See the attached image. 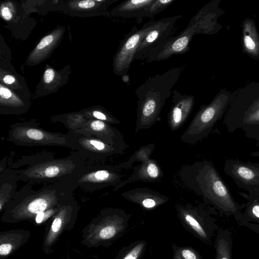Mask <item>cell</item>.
Masks as SVG:
<instances>
[{
	"label": "cell",
	"instance_id": "obj_1",
	"mask_svg": "<svg viewBox=\"0 0 259 259\" xmlns=\"http://www.w3.org/2000/svg\"><path fill=\"white\" fill-rule=\"evenodd\" d=\"M85 165L73 152L70 156L58 159L52 152H42L22 156L11 168L16 170L20 181L32 185L70 183L74 186L75 178Z\"/></svg>",
	"mask_w": 259,
	"mask_h": 259
},
{
	"label": "cell",
	"instance_id": "obj_2",
	"mask_svg": "<svg viewBox=\"0 0 259 259\" xmlns=\"http://www.w3.org/2000/svg\"><path fill=\"white\" fill-rule=\"evenodd\" d=\"M184 69V66L171 68L162 74L148 77L137 88L136 133L149 128L160 120L162 108Z\"/></svg>",
	"mask_w": 259,
	"mask_h": 259
},
{
	"label": "cell",
	"instance_id": "obj_3",
	"mask_svg": "<svg viewBox=\"0 0 259 259\" xmlns=\"http://www.w3.org/2000/svg\"><path fill=\"white\" fill-rule=\"evenodd\" d=\"M180 177L187 187L207 199L226 215H233L238 223L241 220L242 214L240 207L228 197L226 187L209 164L199 162L186 165L180 170Z\"/></svg>",
	"mask_w": 259,
	"mask_h": 259
},
{
	"label": "cell",
	"instance_id": "obj_4",
	"mask_svg": "<svg viewBox=\"0 0 259 259\" xmlns=\"http://www.w3.org/2000/svg\"><path fill=\"white\" fill-rule=\"evenodd\" d=\"M26 184L17 191L8 204L11 211L19 215L37 214L46 210L59 207L71 197L75 189L70 183L45 185L37 190Z\"/></svg>",
	"mask_w": 259,
	"mask_h": 259
},
{
	"label": "cell",
	"instance_id": "obj_5",
	"mask_svg": "<svg viewBox=\"0 0 259 259\" xmlns=\"http://www.w3.org/2000/svg\"><path fill=\"white\" fill-rule=\"evenodd\" d=\"M69 148L86 164L103 163L110 157L124 153V149L77 131L66 134Z\"/></svg>",
	"mask_w": 259,
	"mask_h": 259
},
{
	"label": "cell",
	"instance_id": "obj_6",
	"mask_svg": "<svg viewBox=\"0 0 259 259\" xmlns=\"http://www.w3.org/2000/svg\"><path fill=\"white\" fill-rule=\"evenodd\" d=\"M7 140L21 146H59L69 148L66 134L46 131L33 122L10 125Z\"/></svg>",
	"mask_w": 259,
	"mask_h": 259
},
{
	"label": "cell",
	"instance_id": "obj_7",
	"mask_svg": "<svg viewBox=\"0 0 259 259\" xmlns=\"http://www.w3.org/2000/svg\"><path fill=\"white\" fill-rule=\"evenodd\" d=\"M125 176L116 166L104 163L86 164L74 181L76 189L93 192L109 186H116L122 182Z\"/></svg>",
	"mask_w": 259,
	"mask_h": 259
},
{
	"label": "cell",
	"instance_id": "obj_8",
	"mask_svg": "<svg viewBox=\"0 0 259 259\" xmlns=\"http://www.w3.org/2000/svg\"><path fill=\"white\" fill-rule=\"evenodd\" d=\"M154 148V144L141 147L131 155L128 161L116 166L118 169H120L127 168L135 161L142 162V164L134 167L133 174L128 178L115 186L114 191L135 181L153 182L161 178L162 173L159 165L156 160L149 158Z\"/></svg>",
	"mask_w": 259,
	"mask_h": 259
},
{
	"label": "cell",
	"instance_id": "obj_9",
	"mask_svg": "<svg viewBox=\"0 0 259 259\" xmlns=\"http://www.w3.org/2000/svg\"><path fill=\"white\" fill-rule=\"evenodd\" d=\"M178 216L183 226L204 243L210 244L218 228L214 220L201 208L190 204L177 205Z\"/></svg>",
	"mask_w": 259,
	"mask_h": 259
},
{
	"label": "cell",
	"instance_id": "obj_10",
	"mask_svg": "<svg viewBox=\"0 0 259 259\" xmlns=\"http://www.w3.org/2000/svg\"><path fill=\"white\" fill-rule=\"evenodd\" d=\"M156 21L150 20L139 29L134 27L125 36L114 58L113 69L116 74L122 76L127 73L141 40L153 26Z\"/></svg>",
	"mask_w": 259,
	"mask_h": 259
},
{
	"label": "cell",
	"instance_id": "obj_11",
	"mask_svg": "<svg viewBox=\"0 0 259 259\" xmlns=\"http://www.w3.org/2000/svg\"><path fill=\"white\" fill-rule=\"evenodd\" d=\"M195 26H188L176 36H171L151 50L145 61L149 63L165 60L173 55L183 54L190 50V43L195 34Z\"/></svg>",
	"mask_w": 259,
	"mask_h": 259
},
{
	"label": "cell",
	"instance_id": "obj_12",
	"mask_svg": "<svg viewBox=\"0 0 259 259\" xmlns=\"http://www.w3.org/2000/svg\"><path fill=\"white\" fill-rule=\"evenodd\" d=\"M182 15L168 17L156 21L155 24L141 40L135 60L145 59L148 53L171 36L176 22Z\"/></svg>",
	"mask_w": 259,
	"mask_h": 259
},
{
	"label": "cell",
	"instance_id": "obj_13",
	"mask_svg": "<svg viewBox=\"0 0 259 259\" xmlns=\"http://www.w3.org/2000/svg\"><path fill=\"white\" fill-rule=\"evenodd\" d=\"M76 131L124 150L128 148L120 132L104 121L88 119L80 130Z\"/></svg>",
	"mask_w": 259,
	"mask_h": 259
},
{
	"label": "cell",
	"instance_id": "obj_14",
	"mask_svg": "<svg viewBox=\"0 0 259 259\" xmlns=\"http://www.w3.org/2000/svg\"><path fill=\"white\" fill-rule=\"evenodd\" d=\"M172 105L167 123L171 131L180 128L189 116L194 105V96L182 94L177 90L172 92Z\"/></svg>",
	"mask_w": 259,
	"mask_h": 259
},
{
	"label": "cell",
	"instance_id": "obj_15",
	"mask_svg": "<svg viewBox=\"0 0 259 259\" xmlns=\"http://www.w3.org/2000/svg\"><path fill=\"white\" fill-rule=\"evenodd\" d=\"M121 195L125 199L147 209L153 208L166 203L168 198L147 188H137L125 191Z\"/></svg>",
	"mask_w": 259,
	"mask_h": 259
},
{
	"label": "cell",
	"instance_id": "obj_16",
	"mask_svg": "<svg viewBox=\"0 0 259 259\" xmlns=\"http://www.w3.org/2000/svg\"><path fill=\"white\" fill-rule=\"evenodd\" d=\"M19 176L15 169L6 168L0 174V204L1 210L3 206L8 204L14 198L17 192Z\"/></svg>",
	"mask_w": 259,
	"mask_h": 259
},
{
	"label": "cell",
	"instance_id": "obj_17",
	"mask_svg": "<svg viewBox=\"0 0 259 259\" xmlns=\"http://www.w3.org/2000/svg\"><path fill=\"white\" fill-rule=\"evenodd\" d=\"M154 0H127L115 7L112 11L114 15L124 18H143L148 7Z\"/></svg>",
	"mask_w": 259,
	"mask_h": 259
},
{
	"label": "cell",
	"instance_id": "obj_18",
	"mask_svg": "<svg viewBox=\"0 0 259 259\" xmlns=\"http://www.w3.org/2000/svg\"><path fill=\"white\" fill-rule=\"evenodd\" d=\"M233 240L230 231L220 229L215 241L216 259H232Z\"/></svg>",
	"mask_w": 259,
	"mask_h": 259
},
{
	"label": "cell",
	"instance_id": "obj_19",
	"mask_svg": "<svg viewBox=\"0 0 259 259\" xmlns=\"http://www.w3.org/2000/svg\"><path fill=\"white\" fill-rule=\"evenodd\" d=\"M147 243L138 241L125 248L124 254L121 259H140L144 252Z\"/></svg>",
	"mask_w": 259,
	"mask_h": 259
},
{
	"label": "cell",
	"instance_id": "obj_20",
	"mask_svg": "<svg viewBox=\"0 0 259 259\" xmlns=\"http://www.w3.org/2000/svg\"><path fill=\"white\" fill-rule=\"evenodd\" d=\"M250 222L259 224V202L252 203L247 206L239 223L242 226L245 223Z\"/></svg>",
	"mask_w": 259,
	"mask_h": 259
},
{
	"label": "cell",
	"instance_id": "obj_21",
	"mask_svg": "<svg viewBox=\"0 0 259 259\" xmlns=\"http://www.w3.org/2000/svg\"><path fill=\"white\" fill-rule=\"evenodd\" d=\"M88 120L85 115H75L68 116L66 119H59L57 121L62 122L69 131H74L80 130Z\"/></svg>",
	"mask_w": 259,
	"mask_h": 259
},
{
	"label": "cell",
	"instance_id": "obj_22",
	"mask_svg": "<svg viewBox=\"0 0 259 259\" xmlns=\"http://www.w3.org/2000/svg\"><path fill=\"white\" fill-rule=\"evenodd\" d=\"M176 0H154L148 7L145 17L152 18L160 13L168 6L171 5Z\"/></svg>",
	"mask_w": 259,
	"mask_h": 259
},
{
	"label": "cell",
	"instance_id": "obj_23",
	"mask_svg": "<svg viewBox=\"0 0 259 259\" xmlns=\"http://www.w3.org/2000/svg\"><path fill=\"white\" fill-rule=\"evenodd\" d=\"M84 115L88 119H98L110 124L120 123L119 121L106 111L94 110L91 112H87Z\"/></svg>",
	"mask_w": 259,
	"mask_h": 259
},
{
	"label": "cell",
	"instance_id": "obj_24",
	"mask_svg": "<svg viewBox=\"0 0 259 259\" xmlns=\"http://www.w3.org/2000/svg\"><path fill=\"white\" fill-rule=\"evenodd\" d=\"M173 259H202L199 253L191 247H175Z\"/></svg>",
	"mask_w": 259,
	"mask_h": 259
},
{
	"label": "cell",
	"instance_id": "obj_25",
	"mask_svg": "<svg viewBox=\"0 0 259 259\" xmlns=\"http://www.w3.org/2000/svg\"><path fill=\"white\" fill-rule=\"evenodd\" d=\"M54 40L55 36L53 33L46 36L37 44L33 53H40L48 50L49 48L53 45Z\"/></svg>",
	"mask_w": 259,
	"mask_h": 259
},
{
	"label": "cell",
	"instance_id": "obj_26",
	"mask_svg": "<svg viewBox=\"0 0 259 259\" xmlns=\"http://www.w3.org/2000/svg\"><path fill=\"white\" fill-rule=\"evenodd\" d=\"M117 230L115 226H108L104 227L100 232V236L104 239H110L116 233Z\"/></svg>",
	"mask_w": 259,
	"mask_h": 259
},
{
	"label": "cell",
	"instance_id": "obj_27",
	"mask_svg": "<svg viewBox=\"0 0 259 259\" xmlns=\"http://www.w3.org/2000/svg\"><path fill=\"white\" fill-rule=\"evenodd\" d=\"M55 208H52L45 211L39 212L35 217V221L37 223H41L44 221L51 216L55 211Z\"/></svg>",
	"mask_w": 259,
	"mask_h": 259
},
{
	"label": "cell",
	"instance_id": "obj_28",
	"mask_svg": "<svg viewBox=\"0 0 259 259\" xmlns=\"http://www.w3.org/2000/svg\"><path fill=\"white\" fill-rule=\"evenodd\" d=\"M97 1H94L92 0H87V1H80L78 3V7L80 9H88L90 8H93L95 6H96Z\"/></svg>",
	"mask_w": 259,
	"mask_h": 259
},
{
	"label": "cell",
	"instance_id": "obj_29",
	"mask_svg": "<svg viewBox=\"0 0 259 259\" xmlns=\"http://www.w3.org/2000/svg\"><path fill=\"white\" fill-rule=\"evenodd\" d=\"M55 72L51 68L47 69L44 75V80L45 83H49L51 82L54 78Z\"/></svg>",
	"mask_w": 259,
	"mask_h": 259
},
{
	"label": "cell",
	"instance_id": "obj_30",
	"mask_svg": "<svg viewBox=\"0 0 259 259\" xmlns=\"http://www.w3.org/2000/svg\"><path fill=\"white\" fill-rule=\"evenodd\" d=\"M1 15L6 20L9 21L12 18V13L9 7L2 6L1 8Z\"/></svg>",
	"mask_w": 259,
	"mask_h": 259
},
{
	"label": "cell",
	"instance_id": "obj_31",
	"mask_svg": "<svg viewBox=\"0 0 259 259\" xmlns=\"http://www.w3.org/2000/svg\"><path fill=\"white\" fill-rule=\"evenodd\" d=\"M0 95L2 99L4 100H8L12 97V94L9 89L3 86L1 84L0 88Z\"/></svg>",
	"mask_w": 259,
	"mask_h": 259
},
{
	"label": "cell",
	"instance_id": "obj_32",
	"mask_svg": "<svg viewBox=\"0 0 259 259\" xmlns=\"http://www.w3.org/2000/svg\"><path fill=\"white\" fill-rule=\"evenodd\" d=\"M12 248L10 244H2L0 246V254L1 255H5L10 253Z\"/></svg>",
	"mask_w": 259,
	"mask_h": 259
},
{
	"label": "cell",
	"instance_id": "obj_33",
	"mask_svg": "<svg viewBox=\"0 0 259 259\" xmlns=\"http://www.w3.org/2000/svg\"><path fill=\"white\" fill-rule=\"evenodd\" d=\"M62 224V220L60 217H57L54 220L52 226V230L53 232H57L60 229L61 225Z\"/></svg>",
	"mask_w": 259,
	"mask_h": 259
},
{
	"label": "cell",
	"instance_id": "obj_34",
	"mask_svg": "<svg viewBox=\"0 0 259 259\" xmlns=\"http://www.w3.org/2000/svg\"><path fill=\"white\" fill-rule=\"evenodd\" d=\"M244 42L246 47L249 49L252 50L255 48L254 42L252 40V38L248 36H245Z\"/></svg>",
	"mask_w": 259,
	"mask_h": 259
},
{
	"label": "cell",
	"instance_id": "obj_35",
	"mask_svg": "<svg viewBox=\"0 0 259 259\" xmlns=\"http://www.w3.org/2000/svg\"><path fill=\"white\" fill-rule=\"evenodd\" d=\"M15 81V77L11 75H5L3 78V81L7 84H11Z\"/></svg>",
	"mask_w": 259,
	"mask_h": 259
},
{
	"label": "cell",
	"instance_id": "obj_36",
	"mask_svg": "<svg viewBox=\"0 0 259 259\" xmlns=\"http://www.w3.org/2000/svg\"><path fill=\"white\" fill-rule=\"evenodd\" d=\"M121 76H122V79L123 81H124V82H125L127 84H129L130 79H129V76L127 74V73L124 74V75H122Z\"/></svg>",
	"mask_w": 259,
	"mask_h": 259
}]
</instances>
